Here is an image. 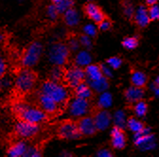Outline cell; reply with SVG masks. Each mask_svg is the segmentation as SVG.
Masks as SVG:
<instances>
[{"instance_id":"33","label":"cell","mask_w":159,"mask_h":157,"mask_svg":"<svg viewBox=\"0 0 159 157\" xmlns=\"http://www.w3.org/2000/svg\"><path fill=\"white\" fill-rule=\"evenodd\" d=\"M148 13H149V17L151 20H158L159 19V6L158 4H153L152 6H150L149 10H148Z\"/></svg>"},{"instance_id":"35","label":"cell","mask_w":159,"mask_h":157,"mask_svg":"<svg viewBox=\"0 0 159 157\" xmlns=\"http://www.w3.org/2000/svg\"><path fill=\"white\" fill-rule=\"evenodd\" d=\"M79 42H80V45L83 46L84 47H85L87 49H90L92 47V45H93L91 37H89V36H87L85 34H84V35H82L81 37H80Z\"/></svg>"},{"instance_id":"6","label":"cell","mask_w":159,"mask_h":157,"mask_svg":"<svg viewBox=\"0 0 159 157\" xmlns=\"http://www.w3.org/2000/svg\"><path fill=\"white\" fill-rule=\"evenodd\" d=\"M43 50H44L43 45L40 42L35 41L31 43L22 56L21 59L22 65L26 68H30L32 66H35L42 56Z\"/></svg>"},{"instance_id":"19","label":"cell","mask_w":159,"mask_h":157,"mask_svg":"<svg viewBox=\"0 0 159 157\" xmlns=\"http://www.w3.org/2000/svg\"><path fill=\"white\" fill-rule=\"evenodd\" d=\"M28 145L24 141H18L12 144L8 150V155L11 157H22L25 155Z\"/></svg>"},{"instance_id":"34","label":"cell","mask_w":159,"mask_h":157,"mask_svg":"<svg viewBox=\"0 0 159 157\" xmlns=\"http://www.w3.org/2000/svg\"><path fill=\"white\" fill-rule=\"evenodd\" d=\"M84 32L85 35L89 36V37H95L98 33V29L96 28V26L94 24H86L84 27Z\"/></svg>"},{"instance_id":"29","label":"cell","mask_w":159,"mask_h":157,"mask_svg":"<svg viewBox=\"0 0 159 157\" xmlns=\"http://www.w3.org/2000/svg\"><path fill=\"white\" fill-rule=\"evenodd\" d=\"M64 70L62 66H54L50 71V81L60 83L64 78Z\"/></svg>"},{"instance_id":"18","label":"cell","mask_w":159,"mask_h":157,"mask_svg":"<svg viewBox=\"0 0 159 157\" xmlns=\"http://www.w3.org/2000/svg\"><path fill=\"white\" fill-rule=\"evenodd\" d=\"M64 20L68 27H76L81 21V16L73 7L64 12Z\"/></svg>"},{"instance_id":"3","label":"cell","mask_w":159,"mask_h":157,"mask_svg":"<svg viewBox=\"0 0 159 157\" xmlns=\"http://www.w3.org/2000/svg\"><path fill=\"white\" fill-rule=\"evenodd\" d=\"M35 84H36L35 73L32 70L26 67L18 72L14 81V85L16 90L23 94L30 92L34 88Z\"/></svg>"},{"instance_id":"31","label":"cell","mask_w":159,"mask_h":157,"mask_svg":"<svg viewBox=\"0 0 159 157\" xmlns=\"http://www.w3.org/2000/svg\"><path fill=\"white\" fill-rule=\"evenodd\" d=\"M122 46L124 48L128 49V50H133L137 46H138V40L135 37H127L125 38L123 42H122Z\"/></svg>"},{"instance_id":"7","label":"cell","mask_w":159,"mask_h":157,"mask_svg":"<svg viewBox=\"0 0 159 157\" xmlns=\"http://www.w3.org/2000/svg\"><path fill=\"white\" fill-rule=\"evenodd\" d=\"M90 104L88 100L82 99V97L76 96L73 99L68 105V113L72 117L81 119V117L86 115L89 112Z\"/></svg>"},{"instance_id":"47","label":"cell","mask_w":159,"mask_h":157,"mask_svg":"<svg viewBox=\"0 0 159 157\" xmlns=\"http://www.w3.org/2000/svg\"><path fill=\"white\" fill-rule=\"evenodd\" d=\"M145 2L148 6H152L153 4H156L158 2V0H145Z\"/></svg>"},{"instance_id":"11","label":"cell","mask_w":159,"mask_h":157,"mask_svg":"<svg viewBox=\"0 0 159 157\" xmlns=\"http://www.w3.org/2000/svg\"><path fill=\"white\" fill-rule=\"evenodd\" d=\"M93 119H94L97 130L104 131L108 129V127L111 124L112 115L109 113V111H107V109H102L95 114Z\"/></svg>"},{"instance_id":"32","label":"cell","mask_w":159,"mask_h":157,"mask_svg":"<svg viewBox=\"0 0 159 157\" xmlns=\"http://www.w3.org/2000/svg\"><path fill=\"white\" fill-rule=\"evenodd\" d=\"M106 64L112 69H117V68H119V67L122 65V60L119 57L114 56V57H111L110 59H108Z\"/></svg>"},{"instance_id":"50","label":"cell","mask_w":159,"mask_h":157,"mask_svg":"<svg viewBox=\"0 0 159 157\" xmlns=\"http://www.w3.org/2000/svg\"><path fill=\"white\" fill-rule=\"evenodd\" d=\"M52 1H53L54 3H57V2L59 1V0H52Z\"/></svg>"},{"instance_id":"46","label":"cell","mask_w":159,"mask_h":157,"mask_svg":"<svg viewBox=\"0 0 159 157\" xmlns=\"http://www.w3.org/2000/svg\"><path fill=\"white\" fill-rule=\"evenodd\" d=\"M5 38H6L5 34L0 32V49H1V46L3 45V43H4V41H5Z\"/></svg>"},{"instance_id":"42","label":"cell","mask_w":159,"mask_h":157,"mask_svg":"<svg viewBox=\"0 0 159 157\" xmlns=\"http://www.w3.org/2000/svg\"><path fill=\"white\" fill-rule=\"evenodd\" d=\"M6 72H7V64L5 62V60L0 57V78H2L6 75Z\"/></svg>"},{"instance_id":"24","label":"cell","mask_w":159,"mask_h":157,"mask_svg":"<svg viewBox=\"0 0 159 157\" xmlns=\"http://www.w3.org/2000/svg\"><path fill=\"white\" fill-rule=\"evenodd\" d=\"M131 81L133 85L137 86V87H144L147 83V76L144 72L139 71V70H135L133 72L132 77H131Z\"/></svg>"},{"instance_id":"30","label":"cell","mask_w":159,"mask_h":157,"mask_svg":"<svg viewBox=\"0 0 159 157\" xmlns=\"http://www.w3.org/2000/svg\"><path fill=\"white\" fill-rule=\"evenodd\" d=\"M73 5H74L73 0H59L57 3H55V6L59 13H64L66 11L72 8Z\"/></svg>"},{"instance_id":"13","label":"cell","mask_w":159,"mask_h":157,"mask_svg":"<svg viewBox=\"0 0 159 157\" xmlns=\"http://www.w3.org/2000/svg\"><path fill=\"white\" fill-rule=\"evenodd\" d=\"M133 17H134V21L136 25L140 28H146L151 21V19L149 17V13H148V9L146 6H143V5L139 6L134 11Z\"/></svg>"},{"instance_id":"25","label":"cell","mask_w":159,"mask_h":157,"mask_svg":"<svg viewBox=\"0 0 159 157\" xmlns=\"http://www.w3.org/2000/svg\"><path fill=\"white\" fill-rule=\"evenodd\" d=\"M99 94L101 95L98 99V106L102 109L110 108L113 105V96L107 91L102 92Z\"/></svg>"},{"instance_id":"9","label":"cell","mask_w":159,"mask_h":157,"mask_svg":"<svg viewBox=\"0 0 159 157\" xmlns=\"http://www.w3.org/2000/svg\"><path fill=\"white\" fill-rule=\"evenodd\" d=\"M40 131L39 124L28 122L26 120H20L15 125V132L22 138H30L35 136Z\"/></svg>"},{"instance_id":"45","label":"cell","mask_w":159,"mask_h":157,"mask_svg":"<svg viewBox=\"0 0 159 157\" xmlns=\"http://www.w3.org/2000/svg\"><path fill=\"white\" fill-rule=\"evenodd\" d=\"M150 89H151V91L153 93L154 96L158 97V95H159V83H157L153 82L152 83H151V85H150Z\"/></svg>"},{"instance_id":"8","label":"cell","mask_w":159,"mask_h":157,"mask_svg":"<svg viewBox=\"0 0 159 157\" xmlns=\"http://www.w3.org/2000/svg\"><path fill=\"white\" fill-rule=\"evenodd\" d=\"M64 78L70 87L74 88L79 83L84 81L85 73L83 67H80L78 65L71 66L64 73Z\"/></svg>"},{"instance_id":"26","label":"cell","mask_w":159,"mask_h":157,"mask_svg":"<svg viewBox=\"0 0 159 157\" xmlns=\"http://www.w3.org/2000/svg\"><path fill=\"white\" fill-rule=\"evenodd\" d=\"M112 119L115 123V126L119 129H124L127 124V116L123 110H117L115 112L114 115L112 116Z\"/></svg>"},{"instance_id":"22","label":"cell","mask_w":159,"mask_h":157,"mask_svg":"<svg viewBox=\"0 0 159 157\" xmlns=\"http://www.w3.org/2000/svg\"><path fill=\"white\" fill-rule=\"evenodd\" d=\"M92 63V56L87 50L79 51L75 57V64L80 67H85Z\"/></svg>"},{"instance_id":"38","label":"cell","mask_w":159,"mask_h":157,"mask_svg":"<svg viewBox=\"0 0 159 157\" xmlns=\"http://www.w3.org/2000/svg\"><path fill=\"white\" fill-rule=\"evenodd\" d=\"M67 44H68L67 45V47L71 51H78L79 48H80V46H81V45H80V42H79L78 39H76L74 37H72V38L69 39Z\"/></svg>"},{"instance_id":"48","label":"cell","mask_w":159,"mask_h":157,"mask_svg":"<svg viewBox=\"0 0 159 157\" xmlns=\"http://www.w3.org/2000/svg\"><path fill=\"white\" fill-rule=\"evenodd\" d=\"M62 156H72V154L71 153H69V152H67V151H64V152H62V154H61Z\"/></svg>"},{"instance_id":"23","label":"cell","mask_w":159,"mask_h":157,"mask_svg":"<svg viewBox=\"0 0 159 157\" xmlns=\"http://www.w3.org/2000/svg\"><path fill=\"white\" fill-rule=\"evenodd\" d=\"M75 90V95L78 97H82V99L89 100L92 96V89L88 85V83L82 82L79 83L76 87H74Z\"/></svg>"},{"instance_id":"39","label":"cell","mask_w":159,"mask_h":157,"mask_svg":"<svg viewBox=\"0 0 159 157\" xmlns=\"http://www.w3.org/2000/svg\"><path fill=\"white\" fill-rule=\"evenodd\" d=\"M25 157H40L41 156V152L35 147H29L26 150V153L24 155Z\"/></svg>"},{"instance_id":"40","label":"cell","mask_w":159,"mask_h":157,"mask_svg":"<svg viewBox=\"0 0 159 157\" xmlns=\"http://www.w3.org/2000/svg\"><path fill=\"white\" fill-rule=\"evenodd\" d=\"M101 66V70H102V75L104 76V77H106V78H111V77H113V69L107 65V64H105V65H99Z\"/></svg>"},{"instance_id":"10","label":"cell","mask_w":159,"mask_h":157,"mask_svg":"<svg viewBox=\"0 0 159 157\" xmlns=\"http://www.w3.org/2000/svg\"><path fill=\"white\" fill-rule=\"evenodd\" d=\"M59 135L64 139H78L79 137H81V132H80L78 126L71 122V121H66L64 122L59 128Z\"/></svg>"},{"instance_id":"12","label":"cell","mask_w":159,"mask_h":157,"mask_svg":"<svg viewBox=\"0 0 159 157\" xmlns=\"http://www.w3.org/2000/svg\"><path fill=\"white\" fill-rule=\"evenodd\" d=\"M78 129L83 135H93L97 132V128L94 122L93 117L91 116H83L81 117V120L78 123Z\"/></svg>"},{"instance_id":"49","label":"cell","mask_w":159,"mask_h":157,"mask_svg":"<svg viewBox=\"0 0 159 157\" xmlns=\"http://www.w3.org/2000/svg\"><path fill=\"white\" fill-rule=\"evenodd\" d=\"M3 90V86H2V83H1V78H0V91Z\"/></svg>"},{"instance_id":"2","label":"cell","mask_w":159,"mask_h":157,"mask_svg":"<svg viewBox=\"0 0 159 157\" xmlns=\"http://www.w3.org/2000/svg\"><path fill=\"white\" fill-rule=\"evenodd\" d=\"M40 93L50 96L58 105H64L66 103L69 97L68 89L62 83L53 81L45 82L41 86Z\"/></svg>"},{"instance_id":"14","label":"cell","mask_w":159,"mask_h":157,"mask_svg":"<svg viewBox=\"0 0 159 157\" xmlns=\"http://www.w3.org/2000/svg\"><path fill=\"white\" fill-rule=\"evenodd\" d=\"M111 137H112V146L115 149L122 150L126 145V138L125 134L122 129H119L117 127H114L111 131Z\"/></svg>"},{"instance_id":"15","label":"cell","mask_w":159,"mask_h":157,"mask_svg":"<svg viewBox=\"0 0 159 157\" xmlns=\"http://www.w3.org/2000/svg\"><path fill=\"white\" fill-rule=\"evenodd\" d=\"M144 96H145V91L143 87H137L132 85L125 91L126 101L130 103H135L138 101H141L143 100Z\"/></svg>"},{"instance_id":"36","label":"cell","mask_w":159,"mask_h":157,"mask_svg":"<svg viewBox=\"0 0 159 157\" xmlns=\"http://www.w3.org/2000/svg\"><path fill=\"white\" fill-rule=\"evenodd\" d=\"M134 8L133 6V4H131L130 2L126 1L123 4V13L127 18H132L134 16Z\"/></svg>"},{"instance_id":"37","label":"cell","mask_w":159,"mask_h":157,"mask_svg":"<svg viewBox=\"0 0 159 157\" xmlns=\"http://www.w3.org/2000/svg\"><path fill=\"white\" fill-rule=\"evenodd\" d=\"M59 11L55 6V4H52L50 6L48 7V10H47V15L48 17L50 19V20H55V19H57L58 15H59Z\"/></svg>"},{"instance_id":"1","label":"cell","mask_w":159,"mask_h":157,"mask_svg":"<svg viewBox=\"0 0 159 157\" xmlns=\"http://www.w3.org/2000/svg\"><path fill=\"white\" fill-rule=\"evenodd\" d=\"M13 111L20 119L30 123L40 124L47 120L48 114L42 109L30 106L24 102H17L13 106Z\"/></svg>"},{"instance_id":"16","label":"cell","mask_w":159,"mask_h":157,"mask_svg":"<svg viewBox=\"0 0 159 157\" xmlns=\"http://www.w3.org/2000/svg\"><path fill=\"white\" fill-rule=\"evenodd\" d=\"M84 11H85L86 15L91 19L92 21H94L95 23L98 24L99 22H102L103 19L105 18L103 11L101 9H99L96 4H94L92 2L88 3L85 6Z\"/></svg>"},{"instance_id":"51","label":"cell","mask_w":159,"mask_h":157,"mask_svg":"<svg viewBox=\"0 0 159 157\" xmlns=\"http://www.w3.org/2000/svg\"><path fill=\"white\" fill-rule=\"evenodd\" d=\"M19 1H20V2H22V1H24V0H19Z\"/></svg>"},{"instance_id":"20","label":"cell","mask_w":159,"mask_h":157,"mask_svg":"<svg viewBox=\"0 0 159 157\" xmlns=\"http://www.w3.org/2000/svg\"><path fill=\"white\" fill-rule=\"evenodd\" d=\"M87 83L90 86V88L97 93L107 91V89L109 88V82L107 80V78L104 76H102L101 78L96 81H87Z\"/></svg>"},{"instance_id":"27","label":"cell","mask_w":159,"mask_h":157,"mask_svg":"<svg viewBox=\"0 0 159 157\" xmlns=\"http://www.w3.org/2000/svg\"><path fill=\"white\" fill-rule=\"evenodd\" d=\"M134 114L137 117H144L148 112V105L145 101H143L142 100L141 101H138L134 103Z\"/></svg>"},{"instance_id":"28","label":"cell","mask_w":159,"mask_h":157,"mask_svg":"<svg viewBox=\"0 0 159 157\" xmlns=\"http://www.w3.org/2000/svg\"><path fill=\"white\" fill-rule=\"evenodd\" d=\"M126 127H128V129L131 132H133L134 133H135L137 132H140L145 126H144V124L141 121L137 120L135 117H131V119H127Z\"/></svg>"},{"instance_id":"41","label":"cell","mask_w":159,"mask_h":157,"mask_svg":"<svg viewBox=\"0 0 159 157\" xmlns=\"http://www.w3.org/2000/svg\"><path fill=\"white\" fill-rule=\"evenodd\" d=\"M98 25H99V29L102 30V31H107V30H109L111 29V22L106 20L105 18L102 22H99Z\"/></svg>"},{"instance_id":"17","label":"cell","mask_w":159,"mask_h":157,"mask_svg":"<svg viewBox=\"0 0 159 157\" xmlns=\"http://www.w3.org/2000/svg\"><path fill=\"white\" fill-rule=\"evenodd\" d=\"M39 103L42 110L45 111L47 114H54L58 111L59 105L51 99L50 96L40 93L39 96Z\"/></svg>"},{"instance_id":"21","label":"cell","mask_w":159,"mask_h":157,"mask_svg":"<svg viewBox=\"0 0 159 157\" xmlns=\"http://www.w3.org/2000/svg\"><path fill=\"white\" fill-rule=\"evenodd\" d=\"M85 78H87V81H96L101 78L103 75L101 70V66L98 65H88L85 66Z\"/></svg>"},{"instance_id":"52","label":"cell","mask_w":159,"mask_h":157,"mask_svg":"<svg viewBox=\"0 0 159 157\" xmlns=\"http://www.w3.org/2000/svg\"><path fill=\"white\" fill-rule=\"evenodd\" d=\"M88 1H93V0H88Z\"/></svg>"},{"instance_id":"43","label":"cell","mask_w":159,"mask_h":157,"mask_svg":"<svg viewBox=\"0 0 159 157\" xmlns=\"http://www.w3.org/2000/svg\"><path fill=\"white\" fill-rule=\"evenodd\" d=\"M97 155L98 157H112L113 153L109 150H107V149H102V150H99L98 151Z\"/></svg>"},{"instance_id":"5","label":"cell","mask_w":159,"mask_h":157,"mask_svg":"<svg viewBox=\"0 0 159 157\" xmlns=\"http://www.w3.org/2000/svg\"><path fill=\"white\" fill-rule=\"evenodd\" d=\"M134 142L135 146L142 151L153 150L156 147V138L150 128L144 127L140 132L134 134Z\"/></svg>"},{"instance_id":"44","label":"cell","mask_w":159,"mask_h":157,"mask_svg":"<svg viewBox=\"0 0 159 157\" xmlns=\"http://www.w3.org/2000/svg\"><path fill=\"white\" fill-rule=\"evenodd\" d=\"M11 80L10 78L6 77V75L4 77L1 78V83H2V86H3V89H6V88H9L11 86Z\"/></svg>"},{"instance_id":"4","label":"cell","mask_w":159,"mask_h":157,"mask_svg":"<svg viewBox=\"0 0 159 157\" xmlns=\"http://www.w3.org/2000/svg\"><path fill=\"white\" fill-rule=\"evenodd\" d=\"M69 49L64 43L52 44L48 52L49 62L56 66H63L66 64L69 58Z\"/></svg>"}]
</instances>
